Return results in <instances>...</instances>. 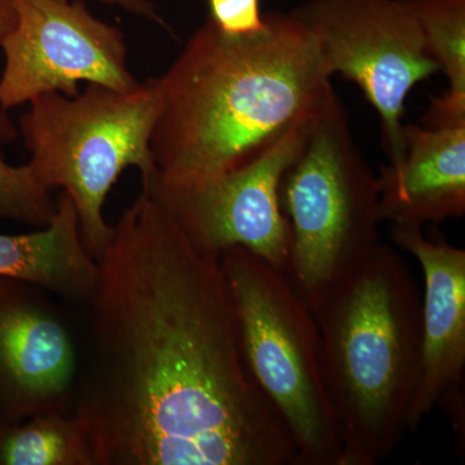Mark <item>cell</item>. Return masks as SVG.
Instances as JSON below:
<instances>
[{"label":"cell","instance_id":"cell-1","mask_svg":"<svg viewBox=\"0 0 465 465\" xmlns=\"http://www.w3.org/2000/svg\"><path fill=\"white\" fill-rule=\"evenodd\" d=\"M112 226L76 305L74 415L97 465H299L242 356L220 253L143 189Z\"/></svg>","mask_w":465,"mask_h":465},{"label":"cell","instance_id":"cell-2","mask_svg":"<svg viewBox=\"0 0 465 465\" xmlns=\"http://www.w3.org/2000/svg\"><path fill=\"white\" fill-rule=\"evenodd\" d=\"M231 36L207 18L163 75L150 149L157 173L142 186L188 188L259 157L333 91L316 42L290 14Z\"/></svg>","mask_w":465,"mask_h":465},{"label":"cell","instance_id":"cell-3","mask_svg":"<svg viewBox=\"0 0 465 465\" xmlns=\"http://www.w3.org/2000/svg\"><path fill=\"white\" fill-rule=\"evenodd\" d=\"M309 308L341 465L387 461L409 432L420 374L421 296L411 269L381 242Z\"/></svg>","mask_w":465,"mask_h":465},{"label":"cell","instance_id":"cell-4","mask_svg":"<svg viewBox=\"0 0 465 465\" xmlns=\"http://www.w3.org/2000/svg\"><path fill=\"white\" fill-rule=\"evenodd\" d=\"M280 203L290 228L283 272L308 307L381 243L378 174L354 142L335 90L309 119L281 182Z\"/></svg>","mask_w":465,"mask_h":465},{"label":"cell","instance_id":"cell-5","mask_svg":"<svg viewBox=\"0 0 465 465\" xmlns=\"http://www.w3.org/2000/svg\"><path fill=\"white\" fill-rule=\"evenodd\" d=\"M29 105L17 128L29 164L48 189L69 195L97 262L113 229L104 204L122 173L139 168L142 182L157 173L150 149L161 105L157 78L133 91L90 84L73 97L51 92Z\"/></svg>","mask_w":465,"mask_h":465},{"label":"cell","instance_id":"cell-6","mask_svg":"<svg viewBox=\"0 0 465 465\" xmlns=\"http://www.w3.org/2000/svg\"><path fill=\"white\" fill-rule=\"evenodd\" d=\"M220 262L244 363L289 430L299 465H341L311 308L283 271L251 251L229 247Z\"/></svg>","mask_w":465,"mask_h":465},{"label":"cell","instance_id":"cell-7","mask_svg":"<svg viewBox=\"0 0 465 465\" xmlns=\"http://www.w3.org/2000/svg\"><path fill=\"white\" fill-rule=\"evenodd\" d=\"M290 15L316 42L329 74L363 92L381 116L390 164H399L406 99L440 72L406 0H307Z\"/></svg>","mask_w":465,"mask_h":465},{"label":"cell","instance_id":"cell-8","mask_svg":"<svg viewBox=\"0 0 465 465\" xmlns=\"http://www.w3.org/2000/svg\"><path fill=\"white\" fill-rule=\"evenodd\" d=\"M14 5L17 24L0 45L5 56L0 108H17L51 92L76 96L81 82L124 92L142 84L128 67L124 33L94 17L82 0Z\"/></svg>","mask_w":465,"mask_h":465},{"label":"cell","instance_id":"cell-9","mask_svg":"<svg viewBox=\"0 0 465 465\" xmlns=\"http://www.w3.org/2000/svg\"><path fill=\"white\" fill-rule=\"evenodd\" d=\"M311 116L291 127L259 157L231 173L188 188L142 186L143 191L170 211L200 249L220 253L229 247H243L284 271L290 228L281 208L280 186L302 149Z\"/></svg>","mask_w":465,"mask_h":465},{"label":"cell","instance_id":"cell-10","mask_svg":"<svg viewBox=\"0 0 465 465\" xmlns=\"http://www.w3.org/2000/svg\"><path fill=\"white\" fill-rule=\"evenodd\" d=\"M81 370L76 305L0 277V425L74 415Z\"/></svg>","mask_w":465,"mask_h":465},{"label":"cell","instance_id":"cell-11","mask_svg":"<svg viewBox=\"0 0 465 465\" xmlns=\"http://www.w3.org/2000/svg\"><path fill=\"white\" fill-rule=\"evenodd\" d=\"M396 246L421 266L420 374L409 416L415 432L437 406L463 402L465 371V250L430 240L423 228L391 226Z\"/></svg>","mask_w":465,"mask_h":465},{"label":"cell","instance_id":"cell-12","mask_svg":"<svg viewBox=\"0 0 465 465\" xmlns=\"http://www.w3.org/2000/svg\"><path fill=\"white\" fill-rule=\"evenodd\" d=\"M403 157L381 170L382 222L423 228L465 213V125L430 128L405 124Z\"/></svg>","mask_w":465,"mask_h":465},{"label":"cell","instance_id":"cell-13","mask_svg":"<svg viewBox=\"0 0 465 465\" xmlns=\"http://www.w3.org/2000/svg\"><path fill=\"white\" fill-rule=\"evenodd\" d=\"M51 224L26 234H0V277L41 286L70 304L91 298L99 264L85 249L78 213L66 193Z\"/></svg>","mask_w":465,"mask_h":465},{"label":"cell","instance_id":"cell-14","mask_svg":"<svg viewBox=\"0 0 465 465\" xmlns=\"http://www.w3.org/2000/svg\"><path fill=\"white\" fill-rule=\"evenodd\" d=\"M423 32L430 56L445 73L449 88L434 97L423 125H465V0H406Z\"/></svg>","mask_w":465,"mask_h":465},{"label":"cell","instance_id":"cell-15","mask_svg":"<svg viewBox=\"0 0 465 465\" xmlns=\"http://www.w3.org/2000/svg\"><path fill=\"white\" fill-rule=\"evenodd\" d=\"M0 465H97L84 425L75 415H36L0 425Z\"/></svg>","mask_w":465,"mask_h":465},{"label":"cell","instance_id":"cell-16","mask_svg":"<svg viewBox=\"0 0 465 465\" xmlns=\"http://www.w3.org/2000/svg\"><path fill=\"white\" fill-rule=\"evenodd\" d=\"M56 213V198L33 167L12 166L0 155V219L41 229Z\"/></svg>","mask_w":465,"mask_h":465},{"label":"cell","instance_id":"cell-17","mask_svg":"<svg viewBox=\"0 0 465 465\" xmlns=\"http://www.w3.org/2000/svg\"><path fill=\"white\" fill-rule=\"evenodd\" d=\"M210 20L231 36L255 35L266 26L260 0H207Z\"/></svg>","mask_w":465,"mask_h":465},{"label":"cell","instance_id":"cell-18","mask_svg":"<svg viewBox=\"0 0 465 465\" xmlns=\"http://www.w3.org/2000/svg\"><path fill=\"white\" fill-rule=\"evenodd\" d=\"M17 24V14L14 0H0V45ZM18 130L7 114L0 108V146L16 142Z\"/></svg>","mask_w":465,"mask_h":465},{"label":"cell","instance_id":"cell-19","mask_svg":"<svg viewBox=\"0 0 465 465\" xmlns=\"http://www.w3.org/2000/svg\"><path fill=\"white\" fill-rule=\"evenodd\" d=\"M104 5L119 7L136 16L146 18L164 27H168L163 18L159 15L157 7L149 0H100Z\"/></svg>","mask_w":465,"mask_h":465}]
</instances>
